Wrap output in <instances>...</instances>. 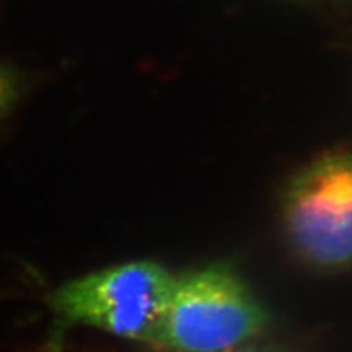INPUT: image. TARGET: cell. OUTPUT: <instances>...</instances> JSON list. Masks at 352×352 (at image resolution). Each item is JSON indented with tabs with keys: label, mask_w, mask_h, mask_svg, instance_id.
I'll list each match as a JSON object with an SVG mask.
<instances>
[{
	"label": "cell",
	"mask_w": 352,
	"mask_h": 352,
	"mask_svg": "<svg viewBox=\"0 0 352 352\" xmlns=\"http://www.w3.org/2000/svg\"><path fill=\"white\" fill-rule=\"evenodd\" d=\"M269 325L263 304L225 264L176 278L158 346L175 352H228Z\"/></svg>",
	"instance_id": "7a4b0ae2"
},
{
	"label": "cell",
	"mask_w": 352,
	"mask_h": 352,
	"mask_svg": "<svg viewBox=\"0 0 352 352\" xmlns=\"http://www.w3.org/2000/svg\"><path fill=\"white\" fill-rule=\"evenodd\" d=\"M291 247L317 269L352 265V154H329L302 168L283 200Z\"/></svg>",
	"instance_id": "3957f363"
},
{
	"label": "cell",
	"mask_w": 352,
	"mask_h": 352,
	"mask_svg": "<svg viewBox=\"0 0 352 352\" xmlns=\"http://www.w3.org/2000/svg\"><path fill=\"white\" fill-rule=\"evenodd\" d=\"M228 352H277L273 351V350H269V349H240V350H232V351Z\"/></svg>",
	"instance_id": "5b68a950"
},
{
	"label": "cell",
	"mask_w": 352,
	"mask_h": 352,
	"mask_svg": "<svg viewBox=\"0 0 352 352\" xmlns=\"http://www.w3.org/2000/svg\"><path fill=\"white\" fill-rule=\"evenodd\" d=\"M12 76L0 68V113H4L14 101L17 88Z\"/></svg>",
	"instance_id": "277c9868"
},
{
	"label": "cell",
	"mask_w": 352,
	"mask_h": 352,
	"mask_svg": "<svg viewBox=\"0 0 352 352\" xmlns=\"http://www.w3.org/2000/svg\"><path fill=\"white\" fill-rule=\"evenodd\" d=\"M175 283L164 266L135 261L64 283L51 294L50 305L64 324L158 346Z\"/></svg>",
	"instance_id": "6da1fadb"
}]
</instances>
